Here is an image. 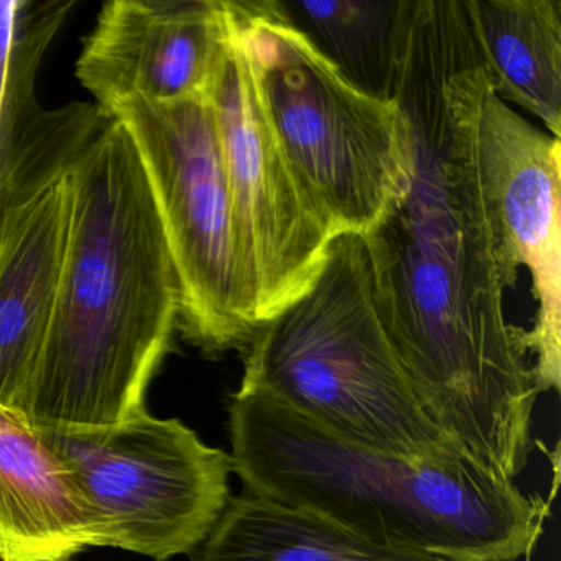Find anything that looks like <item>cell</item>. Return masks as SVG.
Returning a JSON list of instances; mask_svg holds the SVG:
<instances>
[{
	"label": "cell",
	"mask_w": 561,
	"mask_h": 561,
	"mask_svg": "<svg viewBox=\"0 0 561 561\" xmlns=\"http://www.w3.org/2000/svg\"><path fill=\"white\" fill-rule=\"evenodd\" d=\"M466 0H405L393 100L407 185L363 236L377 305L423 409L468 458L514 481L540 396L504 294L518 264L479 157L491 88Z\"/></svg>",
	"instance_id": "6da1fadb"
},
{
	"label": "cell",
	"mask_w": 561,
	"mask_h": 561,
	"mask_svg": "<svg viewBox=\"0 0 561 561\" xmlns=\"http://www.w3.org/2000/svg\"><path fill=\"white\" fill-rule=\"evenodd\" d=\"M70 234L54 318L21 415L35 428L119 425L172 347L180 287L133 140L116 121L71 169Z\"/></svg>",
	"instance_id": "7a4b0ae2"
},
{
	"label": "cell",
	"mask_w": 561,
	"mask_h": 561,
	"mask_svg": "<svg viewBox=\"0 0 561 561\" xmlns=\"http://www.w3.org/2000/svg\"><path fill=\"white\" fill-rule=\"evenodd\" d=\"M229 438L245 494L396 550L518 561L550 517L551 499L524 494L468 456L419 461L359 448L259 397L232 396Z\"/></svg>",
	"instance_id": "3957f363"
},
{
	"label": "cell",
	"mask_w": 561,
	"mask_h": 561,
	"mask_svg": "<svg viewBox=\"0 0 561 561\" xmlns=\"http://www.w3.org/2000/svg\"><path fill=\"white\" fill-rule=\"evenodd\" d=\"M244 351L238 396L268 400L383 455L465 456L430 419L393 350L363 236L331 239L313 285L259 324Z\"/></svg>",
	"instance_id": "277c9868"
},
{
	"label": "cell",
	"mask_w": 561,
	"mask_h": 561,
	"mask_svg": "<svg viewBox=\"0 0 561 561\" xmlns=\"http://www.w3.org/2000/svg\"><path fill=\"white\" fill-rule=\"evenodd\" d=\"M275 137L331 239L364 236L407 185L396 100L354 88L288 25L272 0H238Z\"/></svg>",
	"instance_id": "5b68a950"
},
{
	"label": "cell",
	"mask_w": 561,
	"mask_h": 561,
	"mask_svg": "<svg viewBox=\"0 0 561 561\" xmlns=\"http://www.w3.org/2000/svg\"><path fill=\"white\" fill-rule=\"evenodd\" d=\"M106 116L133 140L149 182L179 278L183 336L209 356L244 351L257 323L208 98H130Z\"/></svg>",
	"instance_id": "8992f818"
},
{
	"label": "cell",
	"mask_w": 561,
	"mask_h": 561,
	"mask_svg": "<svg viewBox=\"0 0 561 561\" xmlns=\"http://www.w3.org/2000/svg\"><path fill=\"white\" fill-rule=\"evenodd\" d=\"M103 525L104 547L157 561L198 550L231 499V456L149 412L101 428H37Z\"/></svg>",
	"instance_id": "52a82bcc"
},
{
	"label": "cell",
	"mask_w": 561,
	"mask_h": 561,
	"mask_svg": "<svg viewBox=\"0 0 561 561\" xmlns=\"http://www.w3.org/2000/svg\"><path fill=\"white\" fill-rule=\"evenodd\" d=\"M226 5L228 37L206 98L218 130L239 252L259 327L313 285L331 238L288 165L265 113L238 0H226Z\"/></svg>",
	"instance_id": "ba28073f"
},
{
	"label": "cell",
	"mask_w": 561,
	"mask_h": 561,
	"mask_svg": "<svg viewBox=\"0 0 561 561\" xmlns=\"http://www.w3.org/2000/svg\"><path fill=\"white\" fill-rule=\"evenodd\" d=\"M479 157L518 264L530 272L535 324L525 331L540 392L560 389L561 142L492 87L482 100Z\"/></svg>",
	"instance_id": "9c48e42d"
},
{
	"label": "cell",
	"mask_w": 561,
	"mask_h": 561,
	"mask_svg": "<svg viewBox=\"0 0 561 561\" xmlns=\"http://www.w3.org/2000/svg\"><path fill=\"white\" fill-rule=\"evenodd\" d=\"M226 37V0H113L84 38L77 78L104 116L130 98L206 96Z\"/></svg>",
	"instance_id": "30bf717a"
},
{
	"label": "cell",
	"mask_w": 561,
	"mask_h": 561,
	"mask_svg": "<svg viewBox=\"0 0 561 561\" xmlns=\"http://www.w3.org/2000/svg\"><path fill=\"white\" fill-rule=\"evenodd\" d=\"M77 0H0V244L15 209L77 165L111 123L96 104L42 106L45 54Z\"/></svg>",
	"instance_id": "8fae6325"
},
{
	"label": "cell",
	"mask_w": 561,
	"mask_h": 561,
	"mask_svg": "<svg viewBox=\"0 0 561 561\" xmlns=\"http://www.w3.org/2000/svg\"><path fill=\"white\" fill-rule=\"evenodd\" d=\"M71 170L15 209L0 244V405L21 413L54 318L70 234Z\"/></svg>",
	"instance_id": "7c38bea8"
},
{
	"label": "cell",
	"mask_w": 561,
	"mask_h": 561,
	"mask_svg": "<svg viewBox=\"0 0 561 561\" xmlns=\"http://www.w3.org/2000/svg\"><path fill=\"white\" fill-rule=\"evenodd\" d=\"M104 547L103 525L41 432L0 405V560L71 561Z\"/></svg>",
	"instance_id": "4fadbf2b"
},
{
	"label": "cell",
	"mask_w": 561,
	"mask_h": 561,
	"mask_svg": "<svg viewBox=\"0 0 561 561\" xmlns=\"http://www.w3.org/2000/svg\"><path fill=\"white\" fill-rule=\"evenodd\" d=\"M492 90L561 136V0H466Z\"/></svg>",
	"instance_id": "5bb4252c"
},
{
	"label": "cell",
	"mask_w": 561,
	"mask_h": 561,
	"mask_svg": "<svg viewBox=\"0 0 561 561\" xmlns=\"http://www.w3.org/2000/svg\"><path fill=\"white\" fill-rule=\"evenodd\" d=\"M195 561H451L357 537L308 512L231 495Z\"/></svg>",
	"instance_id": "9a60e30c"
},
{
	"label": "cell",
	"mask_w": 561,
	"mask_h": 561,
	"mask_svg": "<svg viewBox=\"0 0 561 561\" xmlns=\"http://www.w3.org/2000/svg\"><path fill=\"white\" fill-rule=\"evenodd\" d=\"M354 88L392 101L405 0H272Z\"/></svg>",
	"instance_id": "2e32d148"
}]
</instances>
